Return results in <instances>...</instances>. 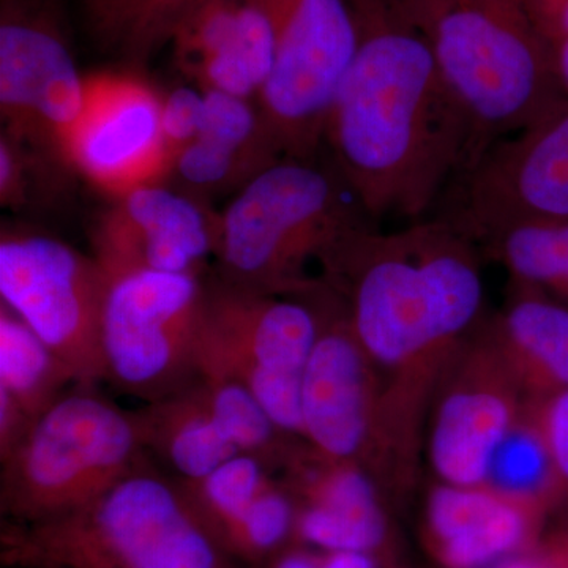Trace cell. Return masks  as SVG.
Returning a JSON list of instances; mask_svg holds the SVG:
<instances>
[{"label": "cell", "mask_w": 568, "mask_h": 568, "mask_svg": "<svg viewBox=\"0 0 568 568\" xmlns=\"http://www.w3.org/2000/svg\"><path fill=\"white\" fill-rule=\"evenodd\" d=\"M317 264L379 377L384 454L417 466L437 386L485 320L478 246L440 216L395 233L366 220Z\"/></svg>", "instance_id": "6da1fadb"}, {"label": "cell", "mask_w": 568, "mask_h": 568, "mask_svg": "<svg viewBox=\"0 0 568 568\" xmlns=\"http://www.w3.org/2000/svg\"><path fill=\"white\" fill-rule=\"evenodd\" d=\"M349 6L357 47L328 112V159L373 222H417L473 163V126L396 0Z\"/></svg>", "instance_id": "7a4b0ae2"}, {"label": "cell", "mask_w": 568, "mask_h": 568, "mask_svg": "<svg viewBox=\"0 0 568 568\" xmlns=\"http://www.w3.org/2000/svg\"><path fill=\"white\" fill-rule=\"evenodd\" d=\"M0 559L14 568H235L151 457L77 510L3 521Z\"/></svg>", "instance_id": "3957f363"}, {"label": "cell", "mask_w": 568, "mask_h": 568, "mask_svg": "<svg viewBox=\"0 0 568 568\" xmlns=\"http://www.w3.org/2000/svg\"><path fill=\"white\" fill-rule=\"evenodd\" d=\"M396 2L425 37L469 119L474 160L564 99L552 48L534 29L521 0Z\"/></svg>", "instance_id": "277c9868"}, {"label": "cell", "mask_w": 568, "mask_h": 568, "mask_svg": "<svg viewBox=\"0 0 568 568\" xmlns=\"http://www.w3.org/2000/svg\"><path fill=\"white\" fill-rule=\"evenodd\" d=\"M366 220L331 162L278 160L219 213L213 274L257 293L304 294L317 283L306 265Z\"/></svg>", "instance_id": "5b68a950"}, {"label": "cell", "mask_w": 568, "mask_h": 568, "mask_svg": "<svg viewBox=\"0 0 568 568\" xmlns=\"http://www.w3.org/2000/svg\"><path fill=\"white\" fill-rule=\"evenodd\" d=\"M148 458L134 409L99 386L74 384L0 463L3 521L31 525L77 510Z\"/></svg>", "instance_id": "8992f818"}, {"label": "cell", "mask_w": 568, "mask_h": 568, "mask_svg": "<svg viewBox=\"0 0 568 568\" xmlns=\"http://www.w3.org/2000/svg\"><path fill=\"white\" fill-rule=\"evenodd\" d=\"M310 291L257 293L205 274L200 376L241 384L284 435L304 439L302 375L320 332Z\"/></svg>", "instance_id": "52a82bcc"}, {"label": "cell", "mask_w": 568, "mask_h": 568, "mask_svg": "<svg viewBox=\"0 0 568 568\" xmlns=\"http://www.w3.org/2000/svg\"><path fill=\"white\" fill-rule=\"evenodd\" d=\"M204 284L205 274L192 272L108 276L100 325L104 383L144 405L196 383Z\"/></svg>", "instance_id": "ba28073f"}, {"label": "cell", "mask_w": 568, "mask_h": 568, "mask_svg": "<svg viewBox=\"0 0 568 568\" xmlns=\"http://www.w3.org/2000/svg\"><path fill=\"white\" fill-rule=\"evenodd\" d=\"M256 2L275 31L274 69L256 100L265 130L284 159H317L357 47L349 0Z\"/></svg>", "instance_id": "9c48e42d"}, {"label": "cell", "mask_w": 568, "mask_h": 568, "mask_svg": "<svg viewBox=\"0 0 568 568\" xmlns=\"http://www.w3.org/2000/svg\"><path fill=\"white\" fill-rule=\"evenodd\" d=\"M106 284L92 254L51 235L2 231V305L32 328L82 386L104 383L100 325Z\"/></svg>", "instance_id": "30bf717a"}, {"label": "cell", "mask_w": 568, "mask_h": 568, "mask_svg": "<svg viewBox=\"0 0 568 568\" xmlns=\"http://www.w3.org/2000/svg\"><path fill=\"white\" fill-rule=\"evenodd\" d=\"M440 219L477 246L537 222H568V99L488 145L452 183Z\"/></svg>", "instance_id": "8fae6325"}, {"label": "cell", "mask_w": 568, "mask_h": 568, "mask_svg": "<svg viewBox=\"0 0 568 568\" xmlns=\"http://www.w3.org/2000/svg\"><path fill=\"white\" fill-rule=\"evenodd\" d=\"M85 77L54 17L32 0H2L0 112L7 136L63 163Z\"/></svg>", "instance_id": "7c38bea8"}, {"label": "cell", "mask_w": 568, "mask_h": 568, "mask_svg": "<svg viewBox=\"0 0 568 568\" xmlns=\"http://www.w3.org/2000/svg\"><path fill=\"white\" fill-rule=\"evenodd\" d=\"M308 294L320 332L302 375L304 440L324 457L357 463L375 477L379 377L334 291L320 278Z\"/></svg>", "instance_id": "4fadbf2b"}, {"label": "cell", "mask_w": 568, "mask_h": 568, "mask_svg": "<svg viewBox=\"0 0 568 568\" xmlns=\"http://www.w3.org/2000/svg\"><path fill=\"white\" fill-rule=\"evenodd\" d=\"M484 321L448 365L429 409V463L439 481L457 487L485 485L497 446L528 405Z\"/></svg>", "instance_id": "5bb4252c"}, {"label": "cell", "mask_w": 568, "mask_h": 568, "mask_svg": "<svg viewBox=\"0 0 568 568\" xmlns=\"http://www.w3.org/2000/svg\"><path fill=\"white\" fill-rule=\"evenodd\" d=\"M63 162L111 197L163 182L171 162L162 133V97L126 73L85 77L82 111Z\"/></svg>", "instance_id": "9a60e30c"}, {"label": "cell", "mask_w": 568, "mask_h": 568, "mask_svg": "<svg viewBox=\"0 0 568 568\" xmlns=\"http://www.w3.org/2000/svg\"><path fill=\"white\" fill-rule=\"evenodd\" d=\"M92 226V256L108 276L155 271L207 274L219 213L201 197L163 182L112 197Z\"/></svg>", "instance_id": "2e32d148"}, {"label": "cell", "mask_w": 568, "mask_h": 568, "mask_svg": "<svg viewBox=\"0 0 568 568\" xmlns=\"http://www.w3.org/2000/svg\"><path fill=\"white\" fill-rule=\"evenodd\" d=\"M276 474L298 507L295 536L325 551L373 552L386 540L379 485L364 466L291 440Z\"/></svg>", "instance_id": "e0dca14e"}, {"label": "cell", "mask_w": 568, "mask_h": 568, "mask_svg": "<svg viewBox=\"0 0 568 568\" xmlns=\"http://www.w3.org/2000/svg\"><path fill=\"white\" fill-rule=\"evenodd\" d=\"M170 43L178 65L203 91L256 102L274 69V26L256 0H196Z\"/></svg>", "instance_id": "ac0fdd59"}, {"label": "cell", "mask_w": 568, "mask_h": 568, "mask_svg": "<svg viewBox=\"0 0 568 568\" xmlns=\"http://www.w3.org/2000/svg\"><path fill=\"white\" fill-rule=\"evenodd\" d=\"M548 511L487 485L439 484L426 506L429 548L447 568H481L532 547Z\"/></svg>", "instance_id": "d6986e66"}, {"label": "cell", "mask_w": 568, "mask_h": 568, "mask_svg": "<svg viewBox=\"0 0 568 568\" xmlns=\"http://www.w3.org/2000/svg\"><path fill=\"white\" fill-rule=\"evenodd\" d=\"M484 325L528 402L568 390L567 306L510 282L506 304Z\"/></svg>", "instance_id": "ffe728a7"}, {"label": "cell", "mask_w": 568, "mask_h": 568, "mask_svg": "<svg viewBox=\"0 0 568 568\" xmlns=\"http://www.w3.org/2000/svg\"><path fill=\"white\" fill-rule=\"evenodd\" d=\"M149 457L178 480H200L241 455L224 432L203 376L178 394L134 409Z\"/></svg>", "instance_id": "44dd1931"}, {"label": "cell", "mask_w": 568, "mask_h": 568, "mask_svg": "<svg viewBox=\"0 0 568 568\" xmlns=\"http://www.w3.org/2000/svg\"><path fill=\"white\" fill-rule=\"evenodd\" d=\"M74 384L69 366L0 304V392L36 422Z\"/></svg>", "instance_id": "7402d4cb"}, {"label": "cell", "mask_w": 568, "mask_h": 568, "mask_svg": "<svg viewBox=\"0 0 568 568\" xmlns=\"http://www.w3.org/2000/svg\"><path fill=\"white\" fill-rule=\"evenodd\" d=\"M485 485L499 495L559 510V487L536 403L528 402L489 463Z\"/></svg>", "instance_id": "603a6c76"}, {"label": "cell", "mask_w": 568, "mask_h": 568, "mask_svg": "<svg viewBox=\"0 0 568 568\" xmlns=\"http://www.w3.org/2000/svg\"><path fill=\"white\" fill-rule=\"evenodd\" d=\"M510 282L540 291L568 308V222L519 224L480 246Z\"/></svg>", "instance_id": "cb8c5ba5"}, {"label": "cell", "mask_w": 568, "mask_h": 568, "mask_svg": "<svg viewBox=\"0 0 568 568\" xmlns=\"http://www.w3.org/2000/svg\"><path fill=\"white\" fill-rule=\"evenodd\" d=\"M275 477V470L263 458L241 454L200 480H175L197 518L219 541L223 530L244 514Z\"/></svg>", "instance_id": "d4e9b609"}, {"label": "cell", "mask_w": 568, "mask_h": 568, "mask_svg": "<svg viewBox=\"0 0 568 568\" xmlns=\"http://www.w3.org/2000/svg\"><path fill=\"white\" fill-rule=\"evenodd\" d=\"M196 0H88L95 31L134 61L170 43L175 26Z\"/></svg>", "instance_id": "484cf974"}, {"label": "cell", "mask_w": 568, "mask_h": 568, "mask_svg": "<svg viewBox=\"0 0 568 568\" xmlns=\"http://www.w3.org/2000/svg\"><path fill=\"white\" fill-rule=\"evenodd\" d=\"M295 517L297 504L275 477L244 514L223 530L219 544L233 560L260 564L272 558L294 536Z\"/></svg>", "instance_id": "4316f807"}, {"label": "cell", "mask_w": 568, "mask_h": 568, "mask_svg": "<svg viewBox=\"0 0 568 568\" xmlns=\"http://www.w3.org/2000/svg\"><path fill=\"white\" fill-rule=\"evenodd\" d=\"M204 104L203 89L189 85L175 88L162 97V133L171 166L175 156L200 134Z\"/></svg>", "instance_id": "83f0119b"}, {"label": "cell", "mask_w": 568, "mask_h": 568, "mask_svg": "<svg viewBox=\"0 0 568 568\" xmlns=\"http://www.w3.org/2000/svg\"><path fill=\"white\" fill-rule=\"evenodd\" d=\"M44 153L28 148L2 133L0 140V204L22 209L31 204L33 175Z\"/></svg>", "instance_id": "f1b7e54d"}, {"label": "cell", "mask_w": 568, "mask_h": 568, "mask_svg": "<svg viewBox=\"0 0 568 568\" xmlns=\"http://www.w3.org/2000/svg\"><path fill=\"white\" fill-rule=\"evenodd\" d=\"M536 403L559 487V510H568V390Z\"/></svg>", "instance_id": "f546056e"}, {"label": "cell", "mask_w": 568, "mask_h": 568, "mask_svg": "<svg viewBox=\"0 0 568 568\" xmlns=\"http://www.w3.org/2000/svg\"><path fill=\"white\" fill-rule=\"evenodd\" d=\"M529 21L549 47L568 40V0H521Z\"/></svg>", "instance_id": "4dcf8cb0"}, {"label": "cell", "mask_w": 568, "mask_h": 568, "mask_svg": "<svg viewBox=\"0 0 568 568\" xmlns=\"http://www.w3.org/2000/svg\"><path fill=\"white\" fill-rule=\"evenodd\" d=\"M32 425L13 399L0 392V463L17 450Z\"/></svg>", "instance_id": "1f68e13d"}, {"label": "cell", "mask_w": 568, "mask_h": 568, "mask_svg": "<svg viewBox=\"0 0 568 568\" xmlns=\"http://www.w3.org/2000/svg\"><path fill=\"white\" fill-rule=\"evenodd\" d=\"M534 556L536 568H568V529L552 534Z\"/></svg>", "instance_id": "d6a6232c"}, {"label": "cell", "mask_w": 568, "mask_h": 568, "mask_svg": "<svg viewBox=\"0 0 568 568\" xmlns=\"http://www.w3.org/2000/svg\"><path fill=\"white\" fill-rule=\"evenodd\" d=\"M373 552L365 551H327L320 558V568H376Z\"/></svg>", "instance_id": "836d02e7"}, {"label": "cell", "mask_w": 568, "mask_h": 568, "mask_svg": "<svg viewBox=\"0 0 568 568\" xmlns=\"http://www.w3.org/2000/svg\"><path fill=\"white\" fill-rule=\"evenodd\" d=\"M272 568H320V558L295 549L283 552Z\"/></svg>", "instance_id": "e575fe53"}, {"label": "cell", "mask_w": 568, "mask_h": 568, "mask_svg": "<svg viewBox=\"0 0 568 568\" xmlns=\"http://www.w3.org/2000/svg\"><path fill=\"white\" fill-rule=\"evenodd\" d=\"M552 59H555L556 77L564 97L568 99V40L552 47Z\"/></svg>", "instance_id": "d590c367"}, {"label": "cell", "mask_w": 568, "mask_h": 568, "mask_svg": "<svg viewBox=\"0 0 568 568\" xmlns=\"http://www.w3.org/2000/svg\"><path fill=\"white\" fill-rule=\"evenodd\" d=\"M500 568H536V556L514 560V562L507 564V566Z\"/></svg>", "instance_id": "8d00e7d4"}]
</instances>
